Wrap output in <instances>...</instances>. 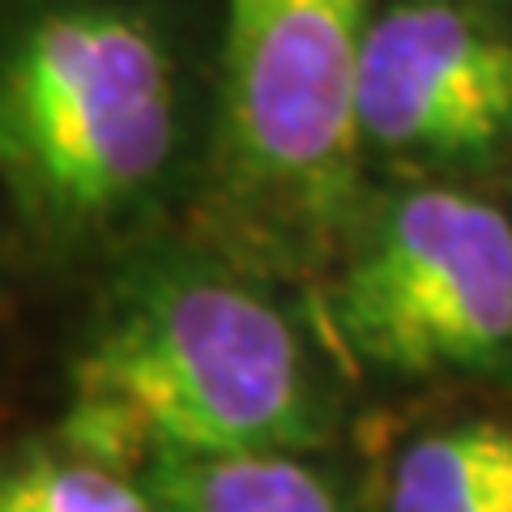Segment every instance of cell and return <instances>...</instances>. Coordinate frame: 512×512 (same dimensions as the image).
<instances>
[{"label": "cell", "mask_w": 512, "mask_h": 512, "mask_svg": "<svg viewBox=\"0 0 512 512\" xmlns=\"http://www.w3.org/2000/svg\"><path fill=\"white\" fill-rule=\"evenodd\" d=\"M350 346L393 372L487 363L512 342V222L453 188L397 201L338 295Z\"/></svg>", "instance_id": "obj_4"}, {"label": "cell", "mask_w": 512, "mask_h": 512, "mask_svg": "<svg viewBox=\"0 0 512 512\" xmlns=\"http://www.w3.org/2000/svg\"><path fill=\"white\" fill-rule=\"evenodd\" d=\"M175 141L158 39L116 9H64L0 64V167L64 218H103L146 192Z\"/></svg>", "instance_id": "obj_2"}, {"label": "cell", "mask_w": 512, "mask_h": 512, "mask_svg": "<svg viewBox=\"0 0 512 512\" xmlns=\"http://www.w3.org/2000/svg\"><path fill=\"white\" fill-rule=\"evenodd\" d=\"M0 512H154L146 487L99 461H39L0 483Z\"/></svg>", "instance_id": "obj_8"}, {"label": "cell", "mask_w": 512, "mask_h": 512, "mask_svg": "<svg viewBox=\"0 0 512 512\" xmlns=\"http://www.w3.org/2000/svg\"><path fill=\"white\" fill-rule=\"evenodd\" d=\"M389 512H512V427L478 419L414 440L393 470Z\"/></svg>", "instance_id": "obj_7"}, {"label": "cell", "mask_w": 512, "mask_h": 512, "mask_svg": "<svg viewBox=\"0 0 512 512\" xmlns=\"http://www.w3.org/2000/svg\"><path fill=\"white\" fill-rule=\"evenodd\" d=\"M359 141L402 154H483L512 128V39L453 5L367 22L355 73Z\"/></svg>", "instance_id": "obj_5"}, {"label": "cell", "mask_w": 512, "mask_h": 512, "mask_svg": "<svg viewBox=\"0 0 512 512\" xmlns=\"http://www.w3.org/2000/svg\"><path fill=\"white\" fill-rule=\"evenodd\" d=\"M154 512H338L329 483L286 453H167L146 461Z\"/></svg>", "instance_id": "obj_6"}, {"label": "cell", "mask_w": 512, "mask_h": 512, "mask_svg": "<svg viewBox=\"0 0 512 512\" xmlns=\"http://www.w3.org/2000/svg\"><path fill=\"white\" fill-rule=\"evenodd\" d=\"M367 22V0H227V158L278 210L316 218L346 197Z\"/></svg>", "instance_id": "obj_3"}, {"label": "cell", "mask_w": 512, "mask_h": 512, "mask_svg": "<svg viewBox=\"0 0 512 512\" xmlns=\"http://www.w3.org/2000/svg\"><path fill=\"white\" fill-rule=\"evenodd\" d=\"M73 448L116 470L167 453H286L316 440L291 325L222 278H171L77 363Z\"/></svg>", "instance_id": "obj_1"}]
</instances>
